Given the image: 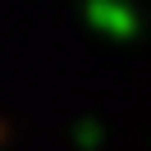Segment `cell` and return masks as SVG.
Wrapping results in <instances>:
<instances>
[{"mask_svg":"<svg viewBox=\"0 0 151 151\" xmlns=\"http://www.w3.org/2000/svg\"><path fill=\"white\" fill-rule=\"evenodd\" d=\"M83 23L105 41H128L137 37V9H133L128 0H87L83 5Z\"/></svg>","mask_w":151,"mask_h":151,"instance_id":"1","label":"cell"}]
</instances>
